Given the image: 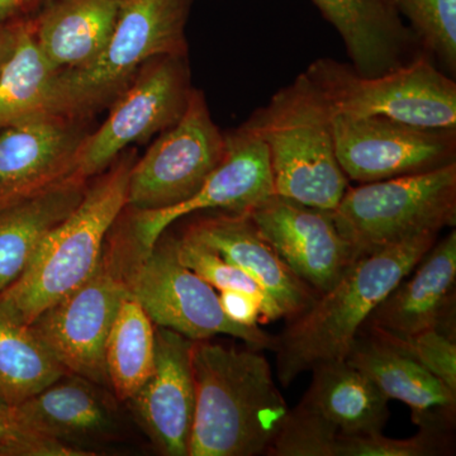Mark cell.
Here are the masks:
<instances>
[{"instance_id":"cell-1","label":"cell","mask_w":456,"mask_h":456,"mask_svg":"<svg viewBox=\"0 0 456 456\" xmlns=\"http://www.w3.org/2000/svg\"><path fill=\"white\" fill-rule=\"evenodd\" d=\"M188 456L265 454L289 412L261 350L194 341Z\"/></svg>"},{"instance_id":"cell-2","label":"cell","mask_w":456,"mask_h":456,"mask_svg":"<svg viewBox=\"0 0 456 456\" xmlns=\"http://www.w3.org/2000/svg\"><path fill=\"white\" fill-rule=\"evenodd\" d=\"M437 236L422 233L358 257L331 289L288 321L274 349L279 382L290 386L318 365L346 359L369 314L411 274Z\"/></svg>"},{"instance_id":"cell-3","label":"cell","mask_w":456,"mask_h":456,"mask_svg":"<svg viewBox=\"0 0 456 456\" xmlns=\"http://www.w3.org/2000/svg\"><path fill=\"white\" fill-rule=\"evenodd\" d=\"M136 160V150L130 147L89 180L79 204L47 233L25 272L0 294V312L29 325L88 281L110 230L127 207L128 182Z\"/></svg>"},{"instance_id":"cell-4","label":"cell","mask_w":456,"mask_h":456,"mask_svg":"<svg viewBox=\"0 0 456 456\" xmlns=\"http://www.w3.org/2000/svg\"><path fill=\"white\" fill-rule=\"evenodd\" d=\"M334 110L307 74L279 89L244 123L268 150L278 196L332 211L349 188L336 158Z\"/></svg>"},{"instance_id":"cell-5","label":"cell","mask_w":456,"mask_h":456,"mask_svg":"<svg viewBox=\"0 0 456 456\" xmlns=\"http://www.w3.org/2000/svg\"><path fill=\"white\" fill-rule=\"evenodd\" d=\"M191 2L125 0L116 28L101 53L83 68L57 71L49 114L90 119L110 106L147 61L188 53Z\"/></svg>"},{"instance_id":"cell-6","label":"cell","mask_w":456,"mask_h":456,"mask_svg":"<svg viewBox=\"0 0 456 456\" xmlns=\"http://www.w3.org/2000/svg\"><path fill=\"white\" fill-rule=\"evenodd\" d=\"M141 251L127 208L110 230L97 269L88 281L42 312L29 327L68 373L108 384L104 351Z\"/></svg>"},{"instance_id":"cell-7","label":"cell","mask_w":456,"mask_h":456,"mask_svg":"<svg viewBox=\"0 0 456 456\" xmlns=\"http://www.w3.org/2000/svg\"><path fill=\"white\" fill-rule=\"evenodd\" d=\"M355 259L456 224V164L347 188L332 209Z\"/></svg>"},{"instance_id":"cell-8","label":"cell","mask_w":456,"mask_h":456,"mask_svg":"<svg viewBox=\"0 0 456 456\" xmlns=\"http://www.w3.org/2000/svg\"><path fill=\"white\" fill-rule=\"evenodd\" d=\"M334 113L374 116L426 128H456V83L421 53L380 75L322 57L305 71Z\"/></svg>"},{"instance_id":"cell-9","label":"cell","mask_w":456,"mask_h":456,"mask_svg":"<svg viewBox=\"0 0 456 456\" xmlns=\"http://www.w3.org/2000/svg\"><path fill=\"white\" fill-rule=\"evenodd\" d=\"M128 288L155 326L173 330L189 340L227 335L254 349H275L277 338L259 326L239 325L226 316L215 288L180 263L174 236L167 231L149 253L137 254Z\"/></svg>"},{"instance_id":"cell-10","label":"cell","mask_w":456,"mask_h":456,"mask_svg":"<svg viewBox=\"0 0 456 456\" xmlns=\"http://www.w3.org/2000/svg\"><path fill=\"white\" fill-rule=\"evenodd\" d=\"M193 88L188 53L161 55L147 61L110 103L106 121L84 140L75 175L94 178L132 145L175 125Z\"/></svg>"},{"instance_id":"cell-11","label":"cell","mask_w":456,"mask_h":456,"mask_svg":"<svg viewBox=\"0 0 456 456\" xmlns=\"http://www.w3.org/2000/svg\"><path fill=\"white\" fill-rule=\"evenodd\" d=\"M224 152L226 134L213 121L202 90L193 88L179 121L134 161L127 208L159 211L185 202L203 187Z\"/></svg>"},{"instance_id":"cell-12","label":"cell","mask_w":456,"mask_h":456,"mask_svg":"<svg viewBox=\"0 0 456 456\" xmlns=\"http://www.w3.org/2000/svg\"><path fill=\"white\" fill-rule=\"evenodd\" d=\"M332 126L338 164L347 179L360 184L456 164V128L341 113H334Z\"/></svg>"},{"instance_id":"cell-13","label":"cell","mask_w":456,"mask_h":456,"mask_svg":"<svg viewBox=\"0 0 456 456\" xmlns=\"http://www.w3.org/2000/svg\"><path fill=\"white\" fill-rule=\"evenodd\" d=\"M226 152L203 187L185 202L159 211L127 208L132 232L143 254L174 224L193 213L222 211L248 213L275 194L268 150L242 123L227 132Z\"/></svg>"},{"instance_id":"cell-14","label":"cell","mask_w":456,"mask_h":456,"mask_svg":"<svg viewBox=\"0 0 456 456\" xmlns=\"http://www.w3.org/2000/svg\"><path fill=\"white\" fill-rule=\"evenodd\" d=\"M281 259L320 296L355 260L331 211L273 194L248 212Z\"/></svg>"},{"instance_id":"cell-15","label":"cell","mask_w":456,"mask_h":456,"mask_svg":"<svg viewBox=\"0 0 456 456\" xmlns=\"http://www.w3.org/2000/svg\"><path fill=\"white\" fill-rule=\"evenodd\" d=\"M89 119L41 116L0 130V207L74 175Z\"/></svg>"},{"instance_id":"cell-16","label":"cell","mask_w":456,"mask_h":456,"mask_svg":"<svg viewBox=\"0 0 456 456\" xmlns=\"http://www.w3.org/2000/svg\"><path fill=\"white\" fill-rule=\"evenodd\" d=\"M155 340L154 368L128 403L161 454L188 456L196 410L194 341L159 326Z\"/></svg>"},{"instance_id":"cell-17","label":"cell","mask_w":456,"mask_h":456,"mask_svg":"<svg viewBox=\"0 0 456 456\" xmlns=\"http://www.w3.org/2000/svg\"><path fill=\"white\" fill-rule=\"evenodd\" d=\"M369 314L359 335L404 338L430 329L455 332L456 231L428 254Z\"/></svg>"},{"instance_id":"cell-18","label":"cell","mask_w":456,"mask_h":456,"mask_svg":"<svg viewBox=\"0 0 456 456\" xmlns=\"http://www.w3.org/2000/svg\"><path fill=\"white\" fill-rule=\"evenodd\" d=\"M184 233L253 278L281 318L292 320L316 301L318 294L281 259L248 213L218 211L191 222Z\"/></svg>"},{"instance_id":"cell-19","label":"cell","mask_w":456,"mask_h":456,"mask_svg":"<svg viewBox=\"0 0 456 456\" xmlns=\"http://www.w3.org/2000/svg\"><path fill=\"white\" fill-rule=\"evenodd\" d=\"M340 36L359 74L373 77L424 53L397 0H312Z\"/></svg>"},{"instance_id":"cell-20","label":"cell","mask_w":456,"mask_h":456,"mask_svg":"<svg viewBox=\"0 0 456 456\" xmlns=\"http://www.w3.org/2000/svg\"><path fill=\"white\" fill-rule=\"evenodd\" d=\"M346 360L373 380L389 401L395 399L410 407L419 428H454L456 392L416 360L367 335H358Z\"/></svg>"},{"instance_id":"cell-21","label":"cell","mask_w":456,"mask_h":456,"mask_svg":"<svg viewBox=\"0 0 456 456\" xmlns=\"http://www.w3.org/2000/svg\"><path fill=\"white\" fill-rule=\"evenodd\" d=\"M125 0H46L32 18L36 44L55 71L88 65L118 22Z\"/></svg>"},{"instance_id":"cell-22","label":"cell","mask_w":456,"mask_h":456,"mask_svg":"<svg viewBox=\"0 0 456 456\" xmlns=\"http://www.w3.org/2000/svg\"><path fill=\"white\" fill-rule=\"evenodd\" d=\"M98 387L86 378L68 373L18 404L17 411L41 434L93 456L82 444L104 440L114 431L110 404Z\"/></svg>"},{"instance_id":"cell-23","label":"cell","mask_w":456,"mask_h":456,"mask_svg":"<svg viewBox=\"0 0 456 456\" xmlns=\"http://www.w3.org/2000/svg\"><path fill=\"white\" fill-rule=\"evenodd\" d=\"M89 180L71 175L0 207V294L25 272L42 240L79 204Z\"/></svg>"},{"instance_id":"cell-24","label":"cell","mask_w":456,"mask_h":456,"mask_svg":"<svg viewBox=\"0 0 456 456\" xmlns=\"http://www.w3.org/2000/svg\"><path fill=\"white\" fill-rule=\"evenodd\" d=\"M312 383L302 401L342 435L383 432L389 399L373 380L346 359L312 369Z\"/></svg>"},{"instance_id":"cell-25","label":"cell","mask_w":456,"mask_h":456,"mask_svg":"<svg viewBox=\"0 0 456 456\" xmlns=\"http://www.w3.org/2000/svg\"><path fill=\"white\" fill-rule=\"evenodd\" d=\"M155 327L140 302L128 294L114 320L104 351L108 384L118 401H130L151 374Z\"/></svg>"},{"instance_id":"cell-26","label":"cell","mask_w":456,"mask_h":456,"mask_svg":"<svg viewBox=\"0 0 456 456\" xmlns=\"http://www.w3.org/2000/svg\"><path fill=\"white\" fill-rule=\"evenodd\" d=\"M53 70L36 44L32 18L20 26L16 50L0 73V130L49 114Z\"/></svg>"},{"instance_id":"cell-27","label":"cell","mask_w":456,"mask_h":456,"mask_svg":"<svg viewBox=\"0 0 456 456\" xmlns=\"http://www.w3.org/2000/svg\"><path fill=\"white\" fill-rule=\"evenodd\" d=\"M65 374L31 327L0 312V397L18 406Z\"/></svg>"},{"instance_id":"cell-28","label":"cell","mask_w":456,"mask_h":456,"mask_svg":"<svg viewBox=\"0 0 456 456\" xmlns=\"http://www.w3.org/2000/svg\"><path fill=\"white\" fill-rule=\"evenodd\" d=\"M176 255L183 265L200 275L211 287L221 290H237L253 297L259 303L263 323L281 320V314L277 305L269 298L265 290L253 278L248 277L241 269L224 260L220 254L200 244L183 232L182 236H174Z\"/></svg>"},{"instance_id":"cell-29","label":"cell","mask_w":456,"mask_h":456,"mask_svg":"<svg viewBox=\"0 0 456 456\" xmlns=\"http://www.w3.org/2000/svg\"><path fill=\"white\" fill-rule=\"evenodd\" d=\"M338 436L334 425L301 401L288 412L265 455L336 456Z\"/></svg>"},{"instance_id":"cell-30","label":"cell","mask_w":456,"mask_h":456,"mask_svg":"<svg viewBox=\"0 0 456 456\" xmlns=\"http://www.w3.org/2000/svg\"><path fill=\"white\" fill-rule=\"evenodd\" d=\"M404 18L422 50L455 74L456 0H413Z\"/></svg>"},{"instance_id":"cell-31","label":"cell","mask_w":456,"mask_h":456,"mask_svg":"<svg viewBox=\"0 0 456 456\" xmlns=\"http://www.w3.org/2000/svg\"><path fill=\"white\" fill-rule=\"evenodd\" d=\"M452 431L425 430L408 439H391L383 432L338 436L336 456H436L452 452Z\"/></svg>"},{"instance_id":"cell-32","label":"cell","mask_w":456,"mask_h":456,"mask_svg":"<svg viewBox=\"0 0 456 456\" xmlns=\"http://www.w3.org/2000/svg\"><path fill=\"white\" fill-rule=\"evenodd\" d=\"M367 336L406 354L421 364L426 370L439 378L452 391L456 392L455 332L430 329L404 338L388 335Z\"/></svg>"},{"instance_id":"cell-33","label":"cell","mask_w":456,"mask_h":456,"mask_svg":"<svg viewBox=\"0 0 456 456\" xmlns=\"http://www.w3.org/2000/svg\"><path fill=\"white\" fill-rule=\"evenodd\" d=\"M0 456H88L33 428L0 397Z\"/></svg>"},{"instance_id":"cell-34","label":"cell","mask_w":456,"mask_h":456,"mask_svg":"<svg viewBox=\"0 0 456 456\" xmlns=\"http://www.w3.org/2000/svg\"><path fill=\"white\" fill-rule=\"evenodd\" d=\"M218 298L222 310L233 322L248 327H256L263 323L260 305L248 294L237 290H221Z\"/></svg>"},{"instance_id":"cell-35","label":"cell","mask_w":456,"mask_h":456,"mask_svg":"<svg viewBox=\"0 0 456 456\" xmlns=\"http://www.w3.org/2000/svg\"><path fill=\"white\" fill-rule=\"evenodd\" d=\"M45 0H0V25H14L31 20Z\"/></svg>"},{"instance_id":"cell-36","label":"cell","mask_w":456,"mask_h":456,"mask_svg":"<svg viewBox=\"0 0 456 456\" xmlns=\"http://www.w3.org/2000/svg\"><path fill=\"white\" fill-rule=\"evenodd\" d=\"M23 22L14 23V25H0V73L16 50L18 36H20V26Z\"/></svg>"},{"instance_id":"cell-37","label":"cell","mask_w":456,"mask_h":456,"mask_svg":"<svg viewBox=\"0 0 456 456\" xmlns=\"http://www.w3.org/2000/svg\"><path fill=\"white\" fill-rule=\"evenodd\" d=\"M397 2L402 14H403V17L406 16L408 9H410L411 5H412L413 0H397ZM404 20H406V18H404Z\"/></svg>"},{"instance_id":"cell-38","label":"cell","mask_w":456,"mask_h":456,"mask_svg":"<svg viewBox=\"0 0 456 456\" xmlns=\"http://www.w3.org/2000/svg\"><path fill=\"white\" fill-rule=\"evenodd\" d=\"M45 2H46V0H45Z\"/></svg>"}]
</instances>
